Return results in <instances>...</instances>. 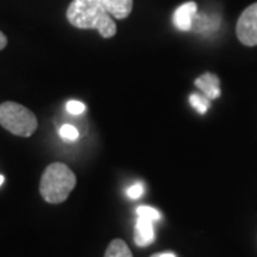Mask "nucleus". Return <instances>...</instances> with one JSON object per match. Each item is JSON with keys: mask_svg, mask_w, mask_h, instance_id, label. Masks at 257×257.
I'll list each match as a JSON object with an SVG mask.
<instances>
[{"mask_svg": "<svg viewBox=\"0 0 257 257\" xmlns=\"http://www.w3.org/2000/svg\"><path fill=\"white\" fill-rule=\"evenodd\" d=\"M66 18L74 28L94 29L104 39L117 33L114 20L99 0H73L67 8Z\"/></svg>", "mask_w": 257, "mask_h": 257, "instance_id": "f257e3e1", "label": "nucleus"}, {"mask_svg": "<svg viewBox=\"0 0 257 257\" xmlns=\"http://www.w3.org/2000/svg\"><path fill=\"white\" fill-rule=\"evenodd\" d=\"M76 175L73 170L62 162H55L45 169L39 190L45 202L59 204L67 200L69 194L76 186Z\"/></svg>", "mask_w": 257, "mask_h": 257, "instance_id": "f03ea898", "label": "nucleus"}, {"mask_svg": "<svg viewBox=\"0 0 257 257\" xmlns=\"http://www.w3.org/2000/svg\"><path fill=\"white\" fill-rule=\"evenodd\" d=\"M0 124L15 136L29 138L37 128V117L26 106L16 101L0 104Z\"/></svg>", "mask_w": 257, "mask_h": 257, "instance_id": "7ed1b4c3", "label": "nucleus"}, {"mask_svg": "<svg viewBox=\"0 0 257 257\" xmlns=\"http://www.w3.org/2000/svg\"><path fill=\"white\" fill-rule=\"evenodd\" d=\"M236 35L241 45L257 46V2L246 8L240 15L236 25Z\"/></svg>", "mask_w": 257, "mask_h": 257, "instance_id": "20e7f679", "label": "nucleus"}, {"mask_svg": "<svg viewBox=\"0 0 257 257\" xmlns=\"http://www.w3.org/2000/svg\"><path fill=\"white\" fill-rule=\"evenodd\" d=\"M197 13V5L194 2H186L173 13V25L182 32H190Z\"/></svg>", "mask_w": 257, "mask_h": 257, "instance_id": "39448f33", "label": "nucleus"}, {"mask_svg": "<svg viewBox=\"0 0 257 257\" xmlns=\"http://www.w3.org/2000/svg\"><path fill=\"white\" fill-rule=\"evenodd\" d=\"M153 223L155 221L149 220L146 217L138 216L136 226H135V243L139 247H146L149 244H152L156 239Z\"/></svg>", "mask_w": 257, "mask_h": 257, "instance_id": "423d86ee", "label": "nucleus"}, {"mask_svg": "<svg viewBox=\"0 0 257 257\" xmlns=\"http://www.w3.org/2000/svg\"><path fill=\"white\" fill-rule=\"evenodd\" d=\"M194 84L210 100H214V99L220 97V79L214 73H204L202 76H199L194 80Z\"/></svg>", "mask_w": 257, "mask_h": 257, "instance_id": "0eeeda50", "label": "nucleus"}, {"mask_svg": "<svg viewBox=\"0 0 257 257\" xmlns=\"http://www.w3.org/2000/svg\"><path fill=\"white\" fill-rule=\"evenodd\" d=\"M113 19H126L132 13L133 0H99Z\"/></svg>", "mask_w": 257, "mask_h": 257, "instance_id": "6e6552de", "label": "nucleus"}, {"mask_svg": "<svg viewBox=\"0 0 257 257\" xmlns=\"http://www.w3.org/2000/svg\"><path fill=\"white\" fill-rule=\"evenodd\" d=\"M104 257H133V254L124 240L114 239L109 243L104 251Z\"/></svg>", "mask_w": 257, "mask_h": 257, "instance_id": "1a4fd4ad", "label": "nucleus"}, {"mask_svg": "<svg viewBox=\"0 0 257 257\" xmlns=\"http://www.w3.org/2000/svg\"><path fill=\"white\" fill-rule=\"evenodd\" d=\"M189 101H190L193 109H196L199 114H206V111L210 107V99L203 93H192L189 97Z\"/></svg>", "mask_w": 257, "mask_h": 257, "instance_id": "9d476101", "label": "nucleus"}, {"mask_svg": "<svg viewBox=\"0 0 257 257\" xmlns=\"http://www.w3.org/2000/svg\"><path fill=\"white\" fill-rule=\"evenodd\" d=\"M136 214L140 216V217H146V219L152 221H159L162 219L160 211L150 207V206H139L138 209H136Z\"/></svg>", "mask_w": 257, "mask_h": 257, "instance_id": "9b49d317", "label": "nucleus"}, {"mask_svg": "<svg viewBox=\"0 0 257 257\" xmlns=\"http://www.w3.org/2000/svg\"><path fill=\"white\" fill-rule=\"evenodd\" d=\"M59 135L66 142H74L76 139L79 138V130L74 127L73 124H63L62 127L59 128Z\"/></svg>", "mask_w": 257, "mask_h": 257, "instance_id": "f8f14e48", "label": "nucleus"}, {"mask_svg": "<svg viewBox=\"0 0 257 257\" xmlns=\"http://www.w3.org/2000/svg\"><path fill=\"white\" fill-rule=\"evenodd\" d=\"M66 110L69 111L70 114H73V116H79L86 110V106L79 100H69L67 104H66Z\"/></svg>", "mask_w": 257, "mask_h": 257, "instance_id": "ddd939ff", "label": "nucleus"}, {"mask_svg": "<svg viewBox=\"0 0 257 257\" xmlns=\"http://www.w3.org/2000/svg\"><path fill=\"white\" fill-rule=\"evenodd\" d=\"M143 193H145V186H143L142 183H135L128 187L126 194H127L128 199H132V200H138V199H140V197L143 196Z\"/></svg>", "mask_w": 257, "mask_h": 257, "instance_id": "4468645a", "label": "nucleus"}, {"mask_svg": "<svg viewBox=\"0 0 257 257\" xmlns=\"http://www.w3.org/2000/svg\"><path fill=\"white\" fill-rule=\"evenodd\" d=\"M6 46H8V37L3 32H0V50H3Z\"/></svg>", "mask_w": 257, "mask_h": 257, "instance_id": "2eb2a0df", "label": "nucleus"}, {"mask_svg": "<svg viewBox=\"0 0 257 257\" xmlns=\"http://www.w3.org/2000/svg\"><path fill=\"white\" fill-rule=\"evenodd\" d=\"M150 257H176V254L172 253V251H163V253H156V254Z\"/></svg>", "mask_w": 257, "mask_h": 257, "instance_id": "dca6fc26", "label": "nucleus"}, {"mask_svg": "<svg viewBox=\"0 0 257 257\" xmlns=\"http://www.w3.org/2000/svg\"><path fill=\"white\" fill-rule=\"evenodd\" d=\"M3 182H5V177H3V176L0 175V186L3 184Z\"/></svg>", "mask_w": 257, "mask_h": 257, "instance_id": "f3484780", "label": "nucleus"}]
</instances>
